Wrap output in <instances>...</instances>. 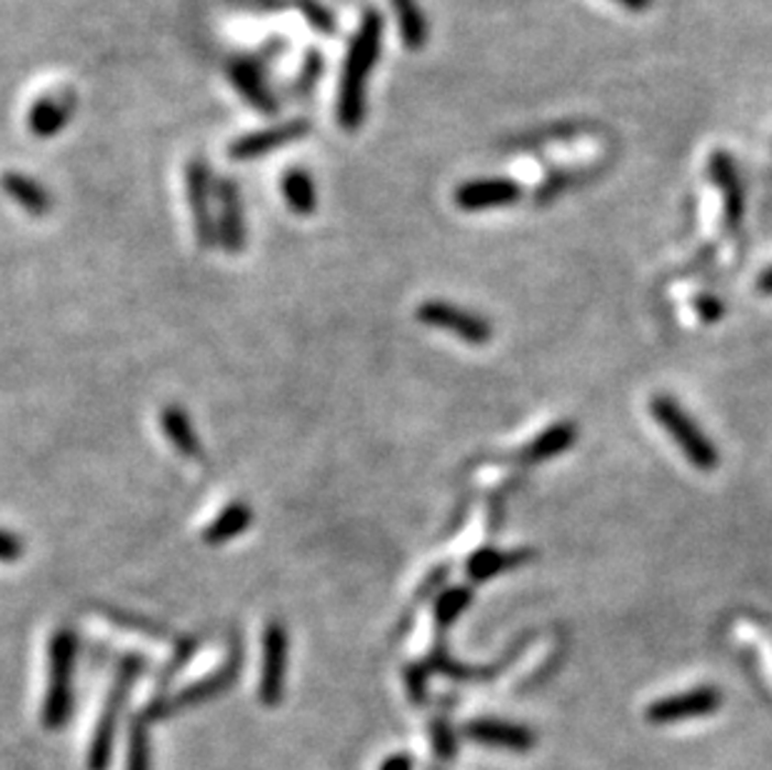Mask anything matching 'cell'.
I'll use <instances>...</instances> for the list:
<instances>
[{"instance_id": "6da1fadb", "label": "cell", "mask_w": 772, "mask_h": 770, "mask_svg": "<svg viewBox=\"0 0 772 770\" xmlns=\"http://www.w3.org/2000/svg\"><path fill=\"white\" fill-rule=\"evenodd\" d=\"M385 18L376 8L362 13L358 31L352 35L350 48L342 63L340 93H338V120L348 133L360 131L368 110V80L373 76L376 63L383 51Z\"/></svg>"}, {"instance_id": "7a4b0ae2", "label": "cell", "mask_w": 772, "mask_h": 770, "mask_svg": "<svg viewBox=\"0 0 772 770\" xmlns=\"http://www.w3.org/2000/svg\"><path fill=\"white\" fill-rule=\"evenodd\" d=\"M141 671H143L141 658L130 655V658H123V661H120L113 685H110V691H108L104 713H100L96 730H93V740H90V748H88V770H108L110 756H113V740H116L118 720H120V716H123L130 688H133V683H135L138 675H141Z\"/></svg>"}, {"instance_id": "3957f363", "label": "cell", "mask_w": 772, "mask_h": 770, "mask_svg": "<svg viewBox=\"0 0 772 770\" xmlns=\"http://www.w3.org/2000/svg\"><path fill=\"white\" fill-rule=\"evenodd\" d=\"M78 640L70 628H61L51 640V673L48 693L43 703V726L61 730L73 711V665H76Z\"/></svg>"}, {"instance_id": "277c9868", "label": "cell", "mask_w": 772, "mask_h": 770, "mask_svg": "<svg viewBox=\"0 0 772 770\" xmlns=\"http://www.w3.org/2000/svg\"><path fill=\"white\" fill-rule=\"evenodd\" d=\"M650 415L663 425L665 433L677 443L683 456L693 463L697 470L710 473L720 466V453L713 441L700 431L691 415L683 411V405L670 395H655L650 401Z\"/></svg>"}, {"instance_id": "5b68a950", "label": "cell", "mask_w": 772, "mask_h": 770, "mask_svg": "<svg viewBox=\"0 0 772 770\" xmlns=\"http://www.w3.org/2000/svg\"><path fill=\"white\" fill-rule=\"evenodd\" d=\"M240 675V651L230 655V661L216 671L208 679H203L198 683H191L188 688H183L181 693L175 695H163V698H157L153 703H148V708L141 713L145 718V723L161 720L173 716V713H181L185 708H193V705L206 703L210 698H216V695L226 693L236 679Z\"/></svg>"}, {"instance_id": "8992f818", "label": "cell", "mask_w": 772, "mask_h": 770, "mask_svg": "<svg viewBox=\"0 0 772 770\" xmlns=\"http://www.w3.org/2000/svg\"><path fill=\"white\" fill-rule=\"evenodd\" d=\"M273 53L275 51L271 48L265 55ZM265 55H232L228 63V78L250 108L263 116H275L281 108H278V98L268 86Z\"/></svg>"}, {"instance_id": "52a82bcc", "label": "cell", "mask_w": 772, "mask_h": 770, "mask_svg": "<svg viewBox=\"0 0 772 770\" xmlns=\"http://www.w3.org/2000/svg\"><path fill=\"white\" fill-rule=\"evenodd\" d=\"M415 315L417 321L425 323V326L448 330L460 340L472 343V346H482V343H488L492 338V326L488 318H482L478 313L458 308V305L453 303L425 301Z\"/></svg>"}, {"instance_id": "ba28073f", "label": "cell", "mask_w": 772, "mask_h": 770, "mask_svg": "<svg viewBox=\"0 0 772 770\" xmlns=\"http://www.w3.org/2000/svg\"><path fill=\"white\" fill-rule=\"evenodd\" d=\"M185 188H188V206L195 226V238L200 248H213L218 243V223L213 220L210 198L216 196V183L210 181V169L203 158H193L185 171Z\"/></svg>"}, {"instance_id": "9c48e42d", "label": "cell", "mask_w": 772, "mask_h": 770, "mask_svg": "<svg viewBox=\"0 0 772 770\" xmlns=\"http://www.w3.org/2000/svg\"><path fill=\"white\" fill-rule=\"evenodd\" d=\"M722 705V693L713 685H700L687 693L667 695L663 701H655L648 705L645 718L655 726H665V723H677L687 718H703L710 716Z\"/></svg>"}, {"instance_id": "30bf717a", "label": "cell", "mask_w": 772, "mask_h": 770, "mask_svg": "<svg viewBox=\"0 0 772 770\" xmlns=\"http://www.w3.org/2000/svg\"><path fill=\"white\" fill-rule=\"evenodd\" d=\"M311 133V120L295 118L285 120L281 126L265 128V131H255L248 135H240L238 141H232L228 148V155L232 161H255V158H265L281 148L301 141Z\"/></svg>"}, {"instance_id": "8fae6325", "label": "cell", "mask_w": 772, "mask_h": 770, "mask_svg": "<svg viewBox=\"0 0 772 770\" xmlns=\"http://www.w3.org/2000/svg\"><path fill=\"white\" fill-rule=\"evenodd\" d=\"M285 668H287V633L283 623H273L265 628L263 636V673H260V701L268 708H273L283 701L285 688Z\"/></svg>"}, {"instance_id": "7c38bea8", "label": "cell", "mask_w": 772, "mask_h": 770, "mask_svg": "<svg viewBox=\"0 0 772 770\" xmlns=\"http://www.w3.org/2000/svg\"><path fill=\"white\" fill-rule=\"evenodd\" d=\"M216 200H218V243L230 256L240 253L246 248V213L243 196L236 181L218 178L216 181Z\"/></svg>"}, {"instance_id": "4fadbf2b", "label": "cell", "mask_w": 772, "mask_h": 770, "mask_svg": "<svg viewBox=\"0 0 772 770\" xmlns=\"http://www.w3.org/2000/svg\"><path fill=\"white\" fill-rule=\"evenodd\" d=\"M523 198V185L510 181V178H476L458 185L455 191V206L460 210L476 213V210H490V208H505L513 206Z\"/></svg>"}, {"instance_id": "5bb4252c", "label": "cell", "mask_w": 772, "mask_h": 770, "mask_svg": "<svg viewBox=\"0 0 772 770\" xmlns=\"http://www.w3.org/2000/svg\"><path fill=\"white\" fill-rule=\"evenodd\" d=\"M708 173L710 181L722 193L725 223H728L730 230H738L742 216H746V191H742V181L732 155L728 151H715L708 161Z\"/></svg>"}, {"instance_id": "9a60e30c", "label": "cell", "mask_w": 772, "mask_h": 770, "mask_svg": "<svg viewBox=\"0 0 772 770\" xmlns=\"http://www.w3.org/2000/svg\"><path fill=\"white\" fill-rule=\"evenodd\" d=\"M78 98L70 88L48 93V96L39 98L28 113V128L35 138H53L58 135L65 126L70 123L73 113H76Z\"/></svg>"}, {"instance_id": "2e32d148", "label": "cell", "mask_w": 772, "mask_h": 770, "mask_svg": "<svg viewBox=\"0 0 772 770\" xmlns=\"http://www.w3.org/2000/svg\"><path fill=\"white\" fill-rule=\"evenodd\" d=\"M465 736L478 740L482 746L513 750V753H528V750L535 746V733L528 726L498 718L470 720L468 726H465Z\"/></svg>"}, {"instance_id": "e0dca14e", "label": "cell", "mask_w": 772, "mask_h": 770, "mask_svg": "<svg viewBox=\"0 0 772 770\" xmlns=\"http://www.w3.org/2000/svg\"><path fill=\"white\" fill-rule=\"evenodd\" d=\"M0 185H3L8 198L15 200L18 206H21L25 213H31V216H35V218L48 216L51 208H53L51 193L45 191L39 181H33L31 175H23V173H15V171L6 173Z\"/></svg>"}, {"instance_id": "ac0fdd59", "label": "cell", "mask_w": 772, "mask_h": 770, "mask_svg": "<svg viewBox=\"0 0 772 770\" xmlns=\"http://www.w3.org/2000/svg\"><path fill=\"white\" fill-rule=\"evenodd\" d=\"M535 553L530 549L513 551V553H502L498 549H482L478 553L470 555L468 561V578L472 583H482L496 578V575L513 571L518 565H523L528 561H533Z\"/></svg>"}, {"instance_id": "d6986e66", "label": "cell", "mask_w": 772, "mask_h": 770, "mask_svg": "<svg viewBox=\"0 0 772 770\" xmlns=\"http://www.w3.org/2000/svg\"><path fill=\"white\" fill-rule=\"evenodd\" d=\"M161 423H163L165 438L173 443V448L178 451L181 456L185 458L203 456V443L198 435H195L193 423L181 405H167L161 413Z\"/></svg>"}, {"instance_id": "ffe728a7", "label": "cell", "mask_w": 772, "mask_h": 770, "mask_svg": "<svg viewBox=\"0 0 772 770\" xmlns=\"http://www.w3.org/2000/svg\"><path fill=\"white\" fill-rule=\"evenodd\" d=\"M393 6L398 28H400V39L407 51H423L427 39H431V25H427V18L423 13V8L417 0H390Z\"/></svg>"}, {"instance_id": "44dd1931", "label": "cell", "mask_w": 772, "mask_h": 770, "mask_svg": "<svg viewBox=\"0 0 772 770\" xmlns=\"http://www.w3.org/2000/svg\"><path fill=\"white\" fill-rule=\"evenodd\" d=\"M575 438H578V431H575L573 423H555L528 445L523 453V460L543 463L555 456H563V453L575 443Z\"/></svg>"}, {"instance_id": "7402d4cb", "label": "cell", "mask_w": 772, "mask_h": 770, "mask_svg": "<svg viewBox=\"0 0 772 770\" xmlns=\"http://www.w3.org/2000/svg\"><path fill=\"white\" fill-rule=\"evenodd\" d=\"M283 198L295 216H313L318 208V191L305 169H291L283 175Z\"/></svg>"}, {"instance_id": "603a6c76", "label": "cell", "mask_w": 772, "mask_h": 770, "mask_svg": "<svg viewBox=\"0 0 772 770\" xmlns=\"http://www.w3.org/2000/svg\"><path fill=\"white\" fill-rule=\"evenodd\" d=\"M250 523H253V510H250L248 503H230L222 513L213 521L206 533H203V541L210 545H220L228 543L232 538L243 535Z\"/></svg>"}, {"instance_id": "cb8c5ba5", "label": "cell", "mask_w": 772, "mask_h": 770, "mask_svg": "<svg viewBox=\"0 0 772 770\" xmlns=\"http://www.w3.org/2000/svg\"><path fill=\"white\" fill-rule=\"evenodd\" d=\"M128 770H151V736L143 716H133L128 736Z\"/></svg>"}, {"instance_id": "d4e9b609", "label": "cell", "mask_w": 772, "mask_h": 770, "mask_svg": "<svg viewBox=\"0 0 772 770\" xmlns=\"http://www.w3.org/2000/svg\"><path fill=\"white\" fill-rule=\"evenodd\" d=\"M470 600H472V590L465 586L443 590L438 600H435V620H438V626L450 628L455 620L465 614V608L470 606Z\"/></svg>"}, {"instance_id": "484cf974", "label": "cell", "mask_w": 772, "mask_h": 770, "mask_svg": "<svg viewBox=\"0 0 772 770\" xmlns=\"http://www.w3.org/2000/svg\"><path fill=\"white\" fill-rule=\"evenodd\" d=\"M295 6L315 33L328 35L330 39V35H335V31H338V21H335L330 8H325L320 0H295Z\"/></svg>"}, {"instance_id": "4316f807", "label": "cell", "mask_w": 772, "mask_h": 770, "mask_svg": "<svg viewBox=\"0 0 772 770\" xmlns=\"http://www.w3.org/2000/svg\"><path fill=\"white\" fill-rule=\"evenodd\" d=\"M323 66H325L323 55L318 51H308V55H305L301 76L295 78V93H297V96H301V98L311 96L313 88L318 86V80L323 76Z\"/></svg>"}, {"instance_id": "83f0119b", "label": "cell", "mask_w": 772, "mask_h": 770, "mask_svg": "<svg viewBox=\"0 0 772 770\" xmlns=\"http://www.w3.org/2000/svg\"><path fill=\"white\" fill-rule=\"evenodd\" d=\"M455 748H458V746H455L453 728L443 718L433 720V750H435V756L443 758V760H450L455 756Z\"/></svg>"}, {"instance_id": "f1b7e54d", "label": "cell", "mask_w": 772, "mask_h": 770, "mask_svg": "<svg viewBox=\"0 0 772 770\" xmlns=\"http://www.w3.org/2000/svg\"><path fill=\"white\" fill-rule=\"evenodd\" d=\"M407 693L415 703L425 701V688H427V665H411L405 673Z\"/></svg>"}, {"instance_id": "f546056e", "label": "cell", "mask_w": 772, "mask_h": 770, "mask_svg": "<svg viewBox=\"0 0 772 770\" xmlns=\"http://www.w3.org/2000/svg\"><path fill=\"white\" fill-rule=\"evenodd\" d=\"M695 305H697V313L703 315V321H708V323L720 321L725 315V305H722V301L715 299V295H700V299L695 301Z\"/></svg>"}, {"instance_id": "4dcf8cb0", "label": "cell", "mask_w": 772, "mask_h": 770, "mask_svg": "<svg viewBox=\"0 0 772 770\" xmlns=\"http://www.w3.org/2000/svg\"><path fill=\"white\" fill-rule=\"evenodd\" d=\"M21 555H23L21 538H15V535H11V533L0 531V561L11 563V561L21 558Z\"/></svg>"}, {"instance_id": "1f68e13d", "label": "cell", "mask_w": 772, "mask_h": 770, "mask_svg": "<svg viewBox=\"0 0 772 770\" xmlns=\"http://www.w3.org/2000/svg\"><path fill=\"white\" fill-rule=\"evenodd\" d=\"M415 763H413V758L407 756V753H395V756H390L383 766H380V770H413Z\"/></svg>"}, {"instance_id": "d6a6232c", "label": "cell", "mask_w": 772, "mask_h": 770, "mask_svg": "<svg viewBox=\"0 0 772 770\" xmlns=\"http://www.w3.org/2000/svg\"><path fill=\"white\" fill-rule=\"evenodd\" d=\"M616 3H620L630 13H645L653 6V0H616Z\"/></svg>"}, {"instance_id": "836d02e7", "label": "cell", "mask_w": 772, "mask_h": 770, "mask_svg": "<svg viewBox=\"0 0 772 770\" xmlns=\"http://www.w3.org/2000/svg\"><path fill=\"white\" fill-rule=\"evenodd\" d=\"M758 291L760 293H765V295H772V265L768 268V271H762L760 278H758Z\"/></svg>"}]
</instances>
